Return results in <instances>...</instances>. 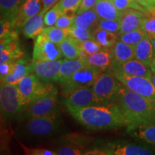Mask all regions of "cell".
<instances>
[{"label":"cell","mask_w":155,"mask_h":155,"mask_svg":"<svg viewBox=\"0 0 155 155\" xmlns=\"http://www.w3.org/2000/svg\"><path fill=\"white\" fill-rule=\"evenodd\" d=\"M145 15L146 14L137 9H129L122 11L120 19L121 30L118 35H120L140 28L141 20Z\"/></svg>","instance_id":"cell-17"},{"label":"cell","mask_w":155,"mask_h":155,"mask_svg":"<svg viewBox=\"0 0 155 155\" xmlns=\"http://www.w3.org/2000/svg\"><path fill=\"white\" fill-rule=\"evenodd\" d=\"M23 122L17 129L19 136L32 140H44L59 134L63 129V121L60 113L34 118Z\"/></svg>","instance_id":"cell-3"},{"label":"cell","mask_w":155,"mask_h":155,"mask_svg":"<svg viewBox=\"0 0 155 155\" xmlns=\"http://www.w3.org/2000/svg\"><path fill=\"white\" fill-rule=\"evenodd\" d=\"M17 86L25 108L46 96L55 88L52 83L42 82L34 73H31L23 78L17 84Z\"/></svg>","instance_id":"cell-5"},{"label":"cell","mask_w":155,"mask_h":155,"mask_svg":"<svg viewBox=\"0 0 155 155\" xmlns=\"http://www.w3.org/2000/svg\"><path fill=\"white\" fill-rule=\"evenodd\" d=\"M42 34L47 37L52 42L58 45L68 37V29L60 28L56 26L46 27L42 30Z\"/></svg>","instance_id":"cell-30"},{"label":"cell","mask_w":155,"mask_h":155,"mask_svg":"<svg viewBox=\"0 0 155 155\" xmlns=\"http://www.w3.org/2000/svg\"><path fill=\"white\" fill-rule=\"evenodd\" d=\"M101 73V70L88 64L67 80L60 83L62 93L65 96H68L78 89L91 87Z\"/></svg>","instance_id":"cell-6"},{"label":"cell","mask_w":155,"mask_h":155,"mask_svg":"<svg viewBox=\"0 0 155 155\" xmlns=\"http://www.w3.org/2000/svg\"><path fill=\"white\" fill-rule=\"evenodd\" d=\"M121 83L113 73H102L93 85L92 88L101 105L116 103Z\"/></svg>","instance_id":"cell-7"},{"label":"cell","mask_w":155,"mask_h":155,"mask_svg":"<svg viewBox=\"0 0 155 155\" xmlns=\"http://www.w3.org/2000/svg\"><path fill=\"white\" fill-rule=\"evenodd\" d=\"M22 148L24 150L25 154L28 155H58L55 150H47L42 148H31L23 144L22 142H19Z\"/></svg>","instance_id":"cell-42"},{"label":"cell","mask_w":155,"mask_h":155,"mask_svg":"<svg viewBox=\"0 0 155 155\" xmlns=\"http://www.w3.org/2000/svg\"><path fill=\"white\" fill-rule=\"evenodd\" d=\"M116 103L127 126L155 124V100L136 94L121 84Z\"/></svg>","instance_id":"cell-2"},{"label":"cell","mask_w":155,"mask_h":155,"mask_svg":"<svg viewBox=\"0 0 155 155\" xmlns=\"http://www.w3.org/2000/svg\"><path fill=\"white\" fill-rule=\"evenodd\" d=\"M150 66L151 68V69H152V72L155 73V58H154V59H153V61H152V63H150Z\"/></svg>","instance_id":"cell-48"},{"label":"cell","mask_w":155,"mask_h":155,"mask_svg":"<svg viewBox=\"0 0 155 155\" xmlns=\"http://www.w3.org/2000/svg\"><path fill=\"white\" fill-rule=\"evenodd\" d=\"M41 0H24L15 18V25L17 30L23 28L30 18L42 11Z\"/></svg>","instance_id":"cell-14"},{"label":"cell","mask_w":155,"mask_h":155,"mask_svg":"<svg viewBox=\"0 0 155 155\" xmlns=\"http://www.w3.org/2000/svg\"><path fill=\"white\" fill-rule=\"evenodd\" d=\"M90 139L81 134H71L65 137L63 144H72L74 146L83 149L87 143L89 142Z\"/></svg>","instance_id":"cell-40"},{"label":"cell","mask_w":155,"mask_h":155,"mask_svg":"<svg viewBox=\"0 0 155 155\" xmlns=\"http://www.w3.org/2000/svg\"><path fill=\"white\" fill-rule=\"evenodd\" d=\"M101 19L120 20L121 12L118 10L112 0H97L94 7Z\"/></svg>","instance_id":"cell-25"},{"label":"cell","mask_w":155,"mask_h":155,"mask_svg":"<svg viewBox=\"0 0 155 155\" xmlns=\"http://www.w3.org/2000/svg\"><path fill=\"white\" fill-rule=\"evenodd\" d=\"M45 14V13L43 11H41L25 23L22 28V32L25 38L35 39L38 35L42 34L45 25L44 22Z\"/></svg>","instance_id":"cell-24"},{"label":"cell","mask_w":155,"mask_h":155,"mask_svg":"<svg viewBox=\"0 0 155 155\" xmlns=\"http://www.w3.org/2000/svg\"><path fill=\"white\" fill-rule=\"evenodd\" d=\"M68 36L78 41H84L87 40H94L93 31L85 30L77 27L72 26L68 29Z\"/></svg>","instance_id":"cell-33"},{"label":"cell","mask_w":155,"mask_h":155,"mask_svg":"<svg viewBox=\"0 0 155 155\" xmlns=\"http://www.w3.org/2000/svg\"><path fill=\"white\" fill-rule=\"evenodd\" d=\"M140 28L151 40L155 38V14H147L141 22Z\"/></svg>","instance_id":"cell-32"},{"label":"cell","mask_w":155,"mask_h":155,"mask_svg":"<svg viewBox=\"0 0 155 155\" xmlns=\"http://www.w3.org/2000/svg\"><path fill=\"white\" fill-rule=\"evenodd\" d=\"M75 15V13L69 12L63 14L58 18L55 26L63 29H68L73 26Z\"/></svg>","instance_id":"cell-41"},{"label":"cell","mask_w":155,"mask_h":155,"mask_svg":"<svg viewBox=\"0 0 155 155\" xmlns=\"http://www.w3.org/2000/svg\"><path fill=\"white\" fill-rule=\"evenodd\" d=\"M112 1L118 10L121 12L126 9H133L140 11L146 15L150 14L149 12L139 5L136 0H112Z\"/></svg>","instance_id":"cell-34"},{"label":"cell","mask_w":155,"mask_h":155,"mask_svg":"<svg viewBox=\"0 0 155 155\" xmlns=\"http://www.w3.org/2000/svg\"><path fill=\"white\" fill-rule=\"evenodd\" d=\"M141 6L146 9L149 13L155 14V0H136Z\"/></svg>","instance_id":"cell-45"},{"label":"cell","mask_w":155,"mask_h":155,"mask_svg":"<svg viewBox=\"0 0 155 155\" xmlns=\"http://www.w3.org/2000/svg\"><path fill=\"white\" fill-rule=\"evenodd\" d=\"M82 3V0H59L56 6L63 14L76 13Z\"/></svg>","instance_id":"cell-35"},{"label":"cell","mask_w":155,"mask_h":155,"mask_svg":"<svg viewBox=\"0 0 155 155\" xmlns=\"http://www.w3.org/2000/svg\"><path fill=\"white\" fill-rule=\"evenodd\" d=\"M77 42L81 51H83L86 55H93L104 48L95 40H87L84 41L77 40Z\"/></svg>","instance_id":"cell-36"},{"label":"cell","mask_w":155,"mask_h":155,"mask_svg":"<svg viewBox=\"0 0 155 155\" xmlns=\"http://www.w3.org/2000/svg\"><path fill=\"white\" fill-rule=\"evenodd\" d=\"M96 148L101 149L106 155H151L154 151L131 143L124 141H111L100 145Z\"/></svg>","instance_id":"cell-11"},{"label":"cell","mask_w":155,"mask_h":155,"mask_svg":"<svg viewBox=\"0 0 155 155\" xmlns=\"http://www.w3.org/2000/svg\"><path fill=\"white\" fill-rule=\"evenodd\" d=\"M63 13L59 10L57 6L54 5L52 8H50L44 15L45 25L47 27H51L55 25L58 18Z\"/></svg>","instance_id":"cell-38"},{"label":"cell","mask_w":155,"mask_h":155,"mask_svg":"<svg viewBox=\"0 0 155 155\" xmlns=\"http://www.w3.org/2000/svg\"><path fill=\"white\" fill-rule=\"evenodd\" d=\"M114 55V62L111 69L120 64L134 59V46L125 43L119 40L112 48Z\"/></svg>","instance_id":"cell-22"},{"label":"cell","mask_w":155,"mask_h":155,"mask_svg":"<svg viewBox=\"0 0 155 155\" xmlns=\"http://www.w3.org/2000/svg\"><path fill=\"white\" fill-rule=\"evenodd\" d=\"M25 108V106L17 85L1 83L0 110L2 119H17Z\"/></svg>","instance_id":"cell-4"},{"label":"cell","mask_w":155,"mask_h":155,"mask_svg":"<svg viewBox=\"0 0 155 155\" xmlns=\"http://www.w3.org/2000/svg\"><path fill=\"white\" fill-rule=\"evenodd\" d=\"M97 0H82V3L77 11L76 14H80L83 12H86L89 9H93L96 5Z\"/></svg>","instance_id":"cell-44"},{"label":"cell","mask_w":155,"mask_h":155,"mask_svg":"<svg viewBox=\"0 0 155 155\" xmlns=\"http://www.w3.org/2000/svg\"><path fill=\"white\" fill-rule=\"evenodd\" d=\"M135 59L150 65L153 59L155 58L154 47L152 40L148 37H145L137 45L134 46Z\"/></svg>","instance_id":"cell-23"},{"label":"cell","mask_w":155,"mask_h":155,"mask_svg":"<svg viewBox=\"0 0 155 155\" xmlns=\"http://www.w3.org/2000/svg\"><path fill=\"white\" fill-rule=\"evenodd\" d=\"M119 36V40L121 41L130 45L136 46L147 35L141 28H139L135 30L131 31V32H127V33L121 34Z\"/></svg>","instance_id":"cell-31"},{"label":"cell","mask_w":155,"mask_h":155,"mask_svg":"<svg viewBox=\"0 0 155 155\" xmlns=\"http://www.w3.org/2000/svg\"><path fill=\"white\" fill-rule=\"evenodd\" d=\"M41 1L42 3V6H43L42 11H43L45 13H46V12H48L54 5H55L59 0H41Z\"/></svg>","instance_id":"cell-46"},{"label":"cell","mask_w":155,"mask_h":155,"mask_svg":"<svg viewBox=\"0 0 155 155\" xmlns=\"http://www.w3.org/2000/svg\"><path fill=\"white\" fill-rule=\"evenodd\" d=\"M63 56L59 45L52 42L43 34H40L35 39L33 61H55L61 59Z\"/></svg>","instance_id":"cell-10"},{"label":"cell","mask_w":155,"mask_h":155,"mask_svg":"<svg viewBox=\"0 0 155 155\" xmlns=\"http://www.w3.org/2000/svg\"><path fill=\"white\" fill-rule=\"evenodd\" d=\"M112 73L122 85L131 91L145 98L155 100V87L151 79L146 77L129 75L117 70H112Z\"/></svg>","instance_id":"cell-9"},{"label":"cell","mask_w":155,"mask_h":155,"mask_svg":"<svg viewBox=\"0 0 155 155\" xmlns=\"http://www.w3.org/2000/svg\"><path fill=\"white\" fill-rule=\"evenodd\" d=\"M93 34L94 40L104 48H112L119 40V36L117 33H114L98 27L93 31Z\"/></svg>","instance_id":"cell-27"},{"label":"cell","mask_w":155,"mask_h":155,"mask_svg":"<svg viewBox=\"0 0 155 155\" xmlns=\"http://www.w3.org/2000/svg\"><path fill=\"white\" fill-rule=\"evenodd\" d=\"M127 132L133 138L155 145V124L127 126Z\"/></svg>","instance_id":"cell-20"},{"label":"cell","mask_w":155,"mask_h":155,"mask_svg":"<svg viewBox=\"0 0 155 155\" xmlns=\"http://www.w3.org/2000/svg\"><path fill=\"white\" fill-rule=\"evenodd\" d=\"M151 81H152V83L154 84V86L155 87V73H154V72H152V77H151Z\"/></svg>","instance_id":"cell-49"},{"label":"cell","mask_w":155,"mask_h":155,"mask_svg":"<svg viewBox=\"0 0 155 155\" xmlns=\"http://www.w3.org/2000/svg\"><path fill=\"white\" fill-rule=\"evenodd\" d=\"M63 61L62 58L55 61H33V73L45 83L56 82Z\"/></svg>","instance_id":"cell-13"},{"label":"cell","mask_w":155,"mask_h":155,"mask_svg":"<svg viewBox=\"0 0 155 155\" xmlns=\"http://www.w3.org/2000/svg\"><path fill=\"white\" fill-rule=\"evenodd\" d=\"M23 1L24 0H0L1 19H7L15 22Z\"/></svg>","instance_id":"cell-28"},{"label":"cell","mask_w":155,"mask_h":155,"mask_svg":"<svg viewBox=\"0 0 155 155\" xmlns=\"http://www.w3.org/2000/svg\"><path fill=\"white\" fill-rule=\"evenodd\" d=\"M88 65L84 58H78L76 59H63L58 73L56 82L62 83L67 80L69 77Z\"/></svg>","instance_id":"cell-21"},{"label":"cell","mask_w":155,"mask_h":155,"mask_svg":"<svg viewBox=\"0 0 155 155\" xmlns=\"http://www.w3.org/2000/svg\"><path fill=\"white\" fill-rule=\"evenodd\" d=\"M16 61L17 60H12V61L0 63V79L1 81L5 79L7 75L12 73Z\"/></svg>","instance_id":"cell-43"},{"label":"cell","mask_w":155,"mask_h":155,"mask_svg":"<svg viewBox=\"0 0 155 155\" xmlns=\"http://www.w3.org/2000/svg\"><path fill=\"white\" fill-rule=\"evenodd\" d=\"M152 44H153V47H154V54H155V38L153 39L152 40Z\"/></svg>","instance_id":"cell-50"},{"label":"cell","mask_w":155,"mask_h":155,"mask_svg":"<svg viewBox=\"0 0 155 155\" xmlns=\"http://www.w3.org/2000/svg\"><path fill=\"white\" fill-rule=\"evenodd\" d=\"M83 127L91 131H105L127 127L117 103L68 110Z\"/></svg>","instance_id":"cell-1"},{"label":"cell","mask_w":155,"mask_h":155,"mask_svg":"<svg viewBox=\"0 0 155 155\" xmlns=\"http://www.w3.org/2000/svg\"><path fill=\"white\" fill-rule=\"evenodd\" d=\"M84 155H106L105 152L98 148L93 149L91 150L86 151Z\"/></svg>","instance_id":"cell-47"},{"label":"cell","mask_w":155,"mask_h":155,"mask_svg":"<svg viewBox=\"0 0 155 155\" xmlns=\"http://www.w3.org/2000/svg\"><path fill=\"white\" fill-rule=\"evenodd\" d=\"M87 63L105 71L113 65L114 55L112 48H103L93 55H88L86 58Z\"/></svg>","instance_id":"cell-19"},{"label":"cell","mask_w":155,"mask_h":155,"mask_svg":"<svg viewBox=\"0 0 155 155\" xmlns=\"http://www.w3.org/2000/svg\"><path fill=\"white\" fill-rule=\"evenodd\" d=\"M56 113H59V111L58 106V91L55 88L46 96L30 104L17 116L16 119L19 121H23Z\"/></svg>","instance_id":"cell-8"},{"label":"cell","mask_w":155,"mask_h":155,"mask_svg":"<svg viewBox=\"0 0 155 155\" xmlns=\"http://www.w3.org/2000/svg\"><path fill=\"white\" fill-rule=\"evenodd\" d=\"M65 106L67 110H69L102 105L96 98L91 86L78 89L66 96Z\"/></svg>","instance_id":"cell-12"},{"label":"cell","mask_w":155,"mask_h":155,"mask_svg":"<svg viewBox=\"0 0 155 155\" xmlns=\"http://www.w3.org/2000/svg\"><path fill=\"white\" fill-rule=\"evenodd\" d=\"M112 70H117L127 74L146 77L150 79L152 75V71L150 65H145L135 58L114 67Z\"/></svg>","instance_id":"cell-18"},{"label":"cell","mask_w":155,"mask_h":155,"mask_svg":"<svg viewBox=\"0 0 155 155\" xmlns=\"http://www.w3.org/2000/svg\"><path fill=\"white\" fill-rule=\"evenodd\" d=\"M97 27L109 31V32H114V33L119 34V31L121 30V22H120V20L100 18Z\"/></svg>","instance_id":"cell-37"},{"label":"cell","mask_w":155,"mask_h":155,"mask_svg":"<svg viewBox=\"0 0 155 155\" xmlns=\"http://www.w3.org/2000/svg\"><path fill=\"white\" fill-rule=\"evenodd\" d=\"M62 54L67 59H76L81 58V50L78 45L77 40L68 37L59 44Z\"/></svg>","instance_id":"cell-29"},{"label":"cell","mask_w":155,"mask_h":155,"mask_svg":"<svg viewBox=\"0 0 155 155\" xmlns=\"http://www.w3.org/2000/svg\"><path fill=\"white\" fill-rule=\"evenodd\" d=\"M33 73V61L25 58L17 59L12 73L1 81V83L17 85L23 78Z\"/></svg>","instance_id":"cell-16"},{"label":"cell","mask_w":155,"mask_h":155,"mask_svg":"<svg viewBox=\"0 0 155 155\" xmlns=\"http://www.w3.org/2000/svg\"><path fill=\"white\" fill-rule=\"evenodd\" d=\"M0 63L23 57L24 52L21 48L19 38L0 39Z\"/></svg>","instance_id":"cell-15"},{"label":"cell","mask_w":155,"mask_h":155,"mask_svg":"<svg viewBox=\"0 0 155 155\" xmlns=\"http://www.w3.org/2000/svg\"><path fill=\"white\" fill-rule=\"evenodd\" d=\"M58 155H82L86 151L72 144H64L55 150Z\"/></svg>","instance_id":"cell-39"},{"label":"cell","mask_w":155,"mask_h":155,"mask_svg":"<svg viewBox=\"0 0 155 155\" xmlns=\"http://www.w3.org/2000/svg\"><path fill=\"white\" fill-rule=\"evenodd\" d=\"M99 17L94 8L75 15L73 26L94 31L98 26Z\"/></svg>","instance_id":"cell-26"}]
</instances>
